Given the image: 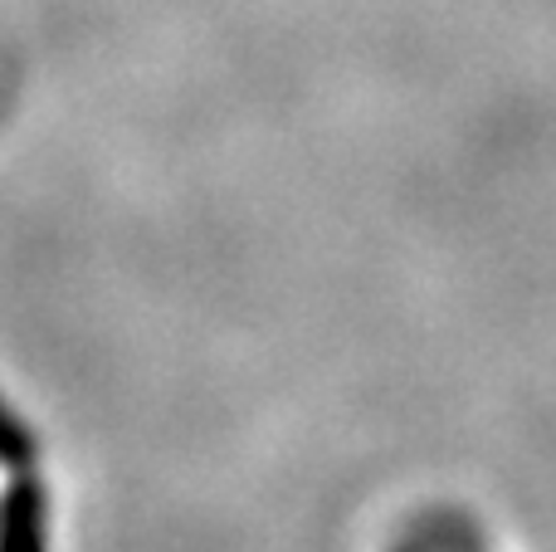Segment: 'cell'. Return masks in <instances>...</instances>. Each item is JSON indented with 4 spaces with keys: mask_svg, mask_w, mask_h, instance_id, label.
<instances>
[]
</instances>
